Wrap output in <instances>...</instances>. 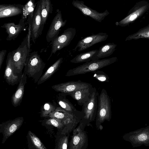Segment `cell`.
<instances>
[{"instance_id":"cell-4","label":"cell","mask_w":149,"mask_h":149,"mask_svg":"<svg viewBox=\"0 0 149 149\" xmlns=\"http://www.w3.org/2000/svg\"><path fill=\"white\" fill-rule=\"evenodd\" d=\"M45 63L41 58L38 52L30 54L26 61L24 72L29 77L33 79L35 83L38 82L42 75Z\"/></svg>"},{"instance_id":"cell-6","label":"cell","mask_w":149,"mask_h":149,"mask_svg":"<svg viewBox=\"0 0 149 149\" xmlns=\"http://www.w3.org/2000/svg\"><path fill=\"white\" fill-rule=\"evenodd\" d=\"M78 127L72 131L71 138L69 143L68 149H87L88 146V137L84 130L86 125L81 120Z\"/></svg>"},{"instance_id":"cell-17","label":"cell","mask_w":149,"mask_h":149,"mask_svg":"<svg viewBox=\"0 0 149 149\" xmlns=\"http://www.w3.org/2000/svg\"><path fill=\"white\" fill-rule=\"evenodd\" d=\"M95 87L93 86L78 90L68 93L66 95L70 96L76 100L78 104L82 106L89 99Z\"/></svg>"},{"instance_id":"cell-29","label":"cell","mask_w":149,"mask_h":149,"mask_svg":"<svg viewBox=\"0 0 149 149\" xmlns=\"http://www.w3.org/2000/svg\"><path fill=\"white\" fill-rule=\"evenodd\" d=\"M92 72L93 74V77L99 81L103 82H109V77L103 71L98 70Z\"/></svg>"},{"instance_id":"cell-10","label":"cell","mask_w":149,"mask_h":149,"mask_svg":"<svg viewBox=\"0 0 149 149\" xmlns=\"http://www.w3.org/2000/svg\"><path fill=\"white\" fill-rule=\"evenodd\" d=\"M72 5L79 9L83 14L88 16L96 21L101 22L109 14L107 10L102 13H99L86 6L84 1L78 0H73Z\"/></svg>"},{"instance_id":"cell-15","label":"cell","mask_w":149,"mask_h":149,"mask_svg":"<svg viewBox=\"0 0 149 149\" xmlns=\"http://www.w3.org/2000/svg\"><path fill=\"white\" fill-rule=\"evenodd\" d=\"M22 75L15 74L14 65L11 52L7 55L6 61V67L4 71V78L9 85H14L19 83Z\"/></svg>"},{"instance_id":"cell-9","label":"cell","mask_w":149,"mask_h":149,"mask_svg":"<svg viewBox=\"0 0 149 149\" xmlns=\"http://www.w3.org/2000/svg\"><path fill=\"white\" fill-rule=\"evenodd\" d=\"M44 26L42 24L41 5L38 1L34 11L31 23V38L34 43L37 39L41 35Z\"/></svg>"},{"instance_id":"cell-2","label":"cell","mask_w":149,"mask_h":149,"mask_svg":"<svg viewBox=\"0 0 149 149\" xmlns=\"http://www.w3.org/2000/svg\"><path fill=\"white\" fill-rule=\"evenodd\" d=\"M30 38L27 34L18 47L11 52L16 74L22 75V70L31 51Z\"/></svg>"},{"instance_id":"cell-18","label":"cell","mask_w":149,"mask_h":149,"mask_svg":"<svg viewBox=\"0 0 149 149\" xmlns=\"http://www.w3.org/2000/svg\"><path fill=\"white\" fill-rule=\"evenodd\" d=\"M23 6L20 4L0 5V18L15 16L22 14Z\"/></svg>"},{"instance_id":"cell-3","label":"cell","mask_w":149,"mask_h":149,"mask_svg":"<svg viewBox=\"0 0 149 149\" xmlns=\"http://www.w3.org/2000/svg\"><path fill=\"white\" fill-rule=\"evenodd\" d=\"M117 59L116 57H113L107 59L92 60L69 70L65 75L70 77L92 72L113 63Z\"/></svg>"},{"instance_id":"cell-11","label":"cell","mask_w":149,"mask_h":149,"mask_svg":"<svg viewBox=\"0 0 149 149\" xmlns=\"http://www.w3.org/2000/svg\"><path fill=\"white\" fill-rule=\"evenodd\" d=\"M24 121L23 117H20L0 124V132L3 135L2 143H5L9 137L20 128Z\"/></svg>"},{"instance_id":"cell-31","label":"cell","mask_w":149,"mask_h":149,"mask_svg":"<svg viewBox=\"0 0 149 149\" xmlns=\"http://www.w3.org/2000/svg\"><path fill=\"white\" fill-rule=\"evenodd\" d=\"M137 17V15L136 14H134L130 16V17L129 20L132 21L134 20Z\"/></svg>"},{"instance_id":"cell-16","label":"cell","mask_w":149,"mask_h":149,"mask_svg":"<svg viewBox=\"0 0 149 149\" xmlns=\"http://www.w3.org/2000/svg\"><path fill=\"white\" fill-rule=\"evenodd\" d=\"M25 20L21 18L19 23L15 24L14 22H8L4 24L1 27L6 29L8 34L6 40L11 41L15 40L19 33L24 30L25 27Z\"/></svg>"},{"instance_id":"cell-27","label":"cell","mask_w":149,"mask_h":149,"mask_svg":"<svg viewBox=\"0 0 149 149\" xmlns=\"http://www.w3.org/2000/svg\"><path fill=\"white\" fill-rule=\"evenodd\" d=\"M35 6V0H29L23 6L21 18L25 20L29 15L33 16Z\"/></svg>"},{"instance_id":"cell-22","label":"cell","mask_w":149,"mask_h":149,"mask_svg":"<svg viewBox=\"0 0 149 149\" xmlns=\"http://www.w3.org/2000/svg\"><path fill=\"white\" fill-rule=\"evenodd\" d=\"M63 61V58L61 57L58 59L54 63L46 70L42 75L38 82L37 84L40 85L50 79L59 69Z\"/></svg>"},{"instance_id":"cell-30","label":"cell","mask_w":149,"mask_h":149,"mask_svg":"<svg viewBox=\"0 0 149 149\" xmlns=\"http://www.w3.org/2000/svg\"><path fill=\"white\" fill-rule=\"evenodd\" d=\"M6 52V50H2L0 52V69L3 63Z\"/></svg>"},{"instance_id":"cell-25","label":"cell","mask_w":149,"mask_h":149,"mask_svg":"<svg viewBox=\"0 0 149 149\" xmlns=\"http://www.w3.org/2000/svg\"><path fill=\"white\" fill-rule=\"evenodd\" d=\"M41 6V13L42 20V24L44 26L50 13L53 10L51 0H40Z\"/></svg>"},{"instance_id":"cell-19","label":"cell","mask_w":149,"mask_h":149,"mask_svg":"<svg viewBox=\"0 0 149 149\" xmlns=\"http://www.w3.org/2000/svg\"><path fill=\"white\" fill-rule=\"evenodd\" d=\"M65 93H61L57 98V103L60 107L66 111L77 116L83 117L82 112L77 110L72 103L66 98Z\"/></svg>"},{"instance_id":"cell-5","label":"cell","mask_w":149,"mask_h":149,"mask_svg":"<svg viewBox=\"0 0 149 149\" xmlns=\"http://www.w3.org/2000/svg\"><path fill=\"white\" fill-rule=\"evenodd\" d=\"M99 93L95 87L89 100L82 106L81 111L83 117L81 120L86 126L90 125V123L95 120L97 114Z\"/></svg>"},{"instance_id":"cell-7","label":"cell","mask_w":149,"mask_h":149,"mask_svg":"<svg viewBox=\"0 0 149 149\" xmlns=\"http://www.w3.org/2000/svg\"><path fill=\"white\" fill-rule=\"evenodd\" d=\"M123 139L131 143L133 148L149 146V125L125 134Z\"/></svg>"},{"instance_id":"cell-1","label":"cell","mask_w":149,"mask_h":149,"mask_svg":"<svg viewBox=\"0 0 149 149\" xmlns=\"http://www.w3.org/2000/svg\"><path fill=\"white\" fill-rule=\"evenodd\" d=\"M112 112L111 100L106 90L103 88L98 97V105L95 119V125L98 130L103 129L102 124L104 121H109Z\"/></svg>"},{"instance_id":"cell-28","label":"cell","mask_w":149,"mask_h":149,"mask_svg":"<svg viewBox=\"0 0 149 149\" xmlns=\"http://www.w3.org/2000/svg\"><path fill=\"white\" fill-rule=\"evenodd\" d=\"M56 107L50 102L45 103L42 106L41 111L42 117L49 116L55 110Z\"/></svg>"},{"instance_id":"cell-8","label":"cell","mask_w":149,"mask_h":149,"mask_svg":"<svg viewBox=\"0 0 149 149\" xmlns=\"http://www.w3.org/2000/svg\"><path fill=\"white\" fill-rule=\"evenodd\" d=\"M76 33V29L69 28L65 30L63 33L58 36L51 42V52L49 58L56 52L68 46L74 39Z\"/></svg>"},{"instance_id":"cell-14","label":"cell","mask_w":149,"mask_h":149,"mask_svg":"<svg viewBox=\"0 0 149 149\" xmlns=\"http://www.w3.org/2000/svg\"><path fill=\"white\" fill-rule=\"evenodd\" d=\"M92 86L90 84L79 80L69 81L54 85L52 88L57 92L68 93L75 91Z\"/></svg>"},{"instance_id":"cell-23","label":"cell","mask_w":149,"mask_h":149,"mask_svg":"<svg viewBox=\"0 0 149 149\" xmlns=\"http://www.w3.org/2000/svg\"><path fill=\"white\" fill-rule=\"evenodd\" d=\"M27 137L29 148L47 149L40 139L31 131H29Z\"/></svg>"},{"instance_id":"cell-13","label":"cell","mask_w":149,"mask_h":149,"mask_svg":"<svg viewBox=\"0 0 149 149\" xmlns=\"http://www.w3.org/2000/svg\"><path fill=\"white\" fill-rule=\"evenodd\" d=\"M66 22V20L63 21L61 11L58 10L47 33L46 38L47 42L52 41L58 36L61 29L65 26Z\"/></svg>"},{"instance_id":"cell-20","label":"cell","mask_w":149,"mask_h":149,"mask_svg":"<svg viewBox=\"0 0 149 149\" xmlns=\"http://www.w3.org/2000/svg\"><path fill=\"white\" fill-rule=\"evenodd\" d=\"M26 74L23 72L16 91L11 97V103L13 105L16 107L21 102L24 92L25 86L26 83Z\"/></svg>"},{"instance_id":"cell-32","label":"cell","mask_w":149,"mask_h":149,"mask_svg":"<svg viewBox=\"0 0 149 149\" xmlns=\"http://www.w3.org/2000/svg\"></svg>"},{"instance_id":"cell-21","label":"cell","mask_w":149,"mask_h":149,"mask_svg":"<svg viewBox=\"0 0 149 149\" xmlns=\"http://www.w3.org/2000/svg\"><path fill=\"white\" fill-rule=\"evenodd\" d=\"M117 45L113 43H108L100 47L92 60L107 57L111 55L115 51Z\"/></svg>"},{"instance_id":"cell-26","label":"cell","mask_w":149,"mask_h":149,"mask_svg":"<svg viewBox=\"0 0 149 149\" xmlns=\"http://www.w3.org/2000/svg\"><path fill=\"white\" fill-rule=\"evenodd\" d=\"M70 132L60 133L56 144L55 149H67L69 144Z\"/></svg>"},{"instance_id":"cell-24","label":"cell","mask_w":149,"mask_h":149,"mask_svg":"<svg viewBox=\"0 0 149 149\" xmlns=\"http://www.w3.org/2000/svg\"><path fill=\"white\" fill-rule=\"evenodd\" d=\"M98 49L93 50L77 54L70 61L71 62L77 63L90 61L96 54Z\"/></svg>"},{"instance_id":"cell-12","label":"cell","mask_w":149,"mask_h":149,"mask_svg":"<svg viewBox=\"0 0 149 149\" xmlns=\"http://www.w3.org/2000/svg\"><path fill=\"white\" fill-rule=\"evenodd\" d=\"M108 37L107 33L102 32L86 37L79 41L73 50L83 51L95 44L105 41Z\"/></svg>"}]
</instances>
